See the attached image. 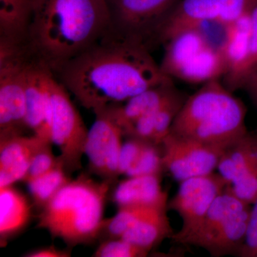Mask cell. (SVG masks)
Returning a JSON list of instances; mask_svg holds the SVG:
<instances>
[{
	"instance_id": "1",
	"label": "cell",
	"mask_w": 257,
	"mask_h": 257,
	"mask_svg": "<svg viewBox=\"0 0 257 257\" xmlns=\"http://www.w3.org/2000/svg\"><path fill=\"white\" fill-rule=\"evenodd\" d=\"M150 52L141 44L109 33L54 75L84 107L95 114L173 81Z\"/></svg>"
},
{
	"instance_id": "2",
	"label": "cell",
	"mask_w": 257,
	"mask_h": 257,
	"mask_svg": "<svg viewBox=\"0 0 257 257\" xmlns=\"http://www.w3.org/2000/svg\"><path fill=\"white\" fill-rule=\"evenodd\" d=\"M110 29L109 0H34L26 46L55 74Z\"/></svg>"
},
{
	"instance_id": "3",
	"label": "cell",
	"mask_w": 257,
	"mask_h": 257,
	"mask_svg": "<svg viewBox=\"0 0 257 257\" xmlns=\"http://www.w3.org/2000/svg\"><path fill=\"white\" fill-rule=\"evenodd\" d=\"M246 114L242 101L214 79L187 98L170 133L225 150L248 133Z\"/></svg>"
},
{
	"instance_id": "4",
	"label": "cell",
	"mask_w": 257,
	"mask_h": 257,
	"mask_svg": "<svg viewBox=\"0 0 257 257\" xmlns=\"http://www.w3.org/2000/svg\"><path fill=\"white\" fill-rule=\"evenodd\" d=\"M111 183L85 177L69 181L42 208L37 226L68 246L94 241L105 223L104 207Z\"/></svg>"
},
{
	"instance_id": "5",
	"label": "cell",
	"mask_w": 257,
	"mask_h": 257,
	"mask_svg": "<svg viewBox=\"0 0 257 257\" xmlns=\"http://www.w3.org/2000/svg\"><path fill=\"white\" fill-rule=\"evenodd\" d=\"M229 186L179 243L202 248L211 256H237L244 241L251 207L236 197Z\"/></svg>"
},
{
	"instance_id": "6",
	"label": "cell",
	"mask_w": 257,
	"mask_h": 257,
	"mask_svg": "<svg viewBox=\"0 0 257 257\" xmlns=\"http://www.w3.org/2000/svg\"><path fill=\"white\" fill-rule=\"evenodd\" d=\"M163 45L165 53L160 67L170 78L194 84L222 79V52L211 46L197 28L179 32Z\"/></svg>"
},
{
	"instance_id": "7",
	"label": "cell",
	"mask_w": 257,
	"mask_h": 257,
	"mask_svg": "<svg viewBox=\"0 0 257 257\" xmlns=\"http://www.w3.org/2000/svg\"><path fill=\"white\" fill-rule=\"evenodd\" d=\"M180 0H109V33L144 45L150 51L160 44L167 19Z\"/></svg>"
},
{
	"instance_id": "8",
	"label": "cell",
	"mask_w": 257,
	"mask_h": 257,
	"mask_svg": "<svg viewBox=\"0 0 257 257\" xmlns=\"http://www.w3.org/2000/svg\"><path fill=\"white\" fill-rule=\"evenodd\" d=\"M32 55L25 45L0 41V135L20 134L25 126V69Z\"/></svg>"
},
{
	"instance_id": "9",
	"label": "cell",
	"mask_w": 257,
	"mask_h": 257,
	"mask_svg": "<svg viewBox=\"0 0 257 257\" xmlns=\"http://www.w3.org/2000/svg\"><path fill=\"white\" fill-rule=\"evenodd\" d=\"M52 105L51 142L60 152L64 169L78 170L84 154L88 130L74 105L67 89L56 77L50 81Z\"/></svg>"
},
{
	"instance_id": "10",
	"label": "cell",
	"mask_w": 257,
	"mask_h": 257,
	"mask_svg": "<svg viewBox=\"0 0 257 257\" xmlns=\"http://www.w3.org/2000/svg\"><path fill=\"white\" fill-rule=\"evenodd\" d=\"M229 185L220 174L214 172L180 182L177 194L167 204L168 209L176 211L182 220V228L171 238L174 242L180 243L195 229L214 200Z\"/></svg>"
},
{
	"instance_id": "11",
	"label": "cell",
	"mask_w": 257,
	"mask_h": 257,
	"mask_svg": "<svg viewBox=\"0 0 257 257\" xmlns=\"http://www.w3.org/2000/svg\"><path fill=\"white\" fill-rule=\"evenodd\" d=\"M161 146L164 167L180 182L214 172L224 151L171 133L164 139Z\"/></svg>"
},
{
	"instance_id": "12",
	"label": "cell",
	"mask_w": 257,
	"mask_h": 257,
	"mask_svg": "<svg viewBox=\"0 0 257 257\" xmlns=\"http://www.w3.org/2000/svg\"><path fill=\"white\" fill-rule=\"evenodd\" d=\"M236 197L246 204L257 200V133H248L228 147L217 169Z\"/></svg>"
},
{
	"instance_id": "13",
	"label": "cell",
	"mask_w": 257,
	"mask_h": 257,
	"mask_svg": "<svg viewBox=\"0 0 257 257\" xmlns=\"http://www.w3.org/2000/svg\"><path fill=\"white\" fill-rule=\"evenodd\" d=\"M95 115V121L88 130L84 155L94 174L112 182L119 176V154L124 133L105 111Z\"/></svg>"
},
{
	"instance_id": "14",
	"label": "cell",
	"mask_w": 257,
	"mask_h": 257,
	"mask_svg": "<svg viewBox=\"0 0 257 257\" xmlns=\"http://www.w3.org/2000/svg\"><path fill=\"white\" fill-rule=\"evenodd\" d=\"M53 73L32 56L25 69V126L52 144V105L50 81Z\"/></svg>"
},
{
	"instance_id": "15",
	"label": "cell",
	"mask_w": 257,
	"mask_h": 257,
	"mask_svg": "<svg viewBox=\"0 0 257 257\" xmlns=\"http://www.w3.org/2000/svg\"><path fill=\"white\" fill-rule=\"evenodd\" d=\"M47 143L37 135L21 134L1 137L0 143V188L23 181L32 158Z\"/></svg>"
},
{
	"instance_id": "16",
	"label": "cell",
	"mask_w": 257,
	"mask_h": 257,
	"mask_svg": "<svg viewBox=\"0 0 257 257\" xmlns=\"http://www.w3.org/2000/svg\"><path fill=\"white\" fill-rule=\"evenodd\" d=\"M250 34L249 13L230 24L222 48L225 72L221 82L231 92L243 87Z\"/></svg>"
},
{
	"instance_id": "17",
	"label": "cell",
	"mask_w": 257,
	"mask_h": 257,
	"mask_svg": "<svg viewBox=\"0 0 257 257\" xmlns=\"http://www.w3.org/2000/svg\"><path fill=\"white\" fill-rule=\"evenodd\" d=\"M177 91L172 81L147 89L130 98L124 104L110 106L103 111L124 133L136 120L156 111Z\"/></svg>"
},
{
	"instance_id": "18",
	"label": "cell",
	"mask_w": 257,
	"mask_h": 257,
	"mask_svg": "<svg viewBox=\"0 0 257 257\" xmlns=\"http://www.w3.org/2000/svg\"><path fill=\"white\" fill-rule=\"evenodd\" d=\"M219 18V0H180L162 28L159 42L164 44L179 32Z\"/></svg>"
},
{
	"instance_id": "19",
	"label": "cell",
	"mask_w": 257,
	"mask_h": 257,
	"mask_svg": "<svg viewBox=\"0 0 257 257\" xmlns=\"http://www.w3.org/2000/svg\"><path fill=\"white\" fill-rule=\"evenodd\" d=\"M113 199L118 207L124 206L167 207L168 196L161 187L160 175L138 176L121 181Z\"/></svg>"
},
{
	"instance_id": "20",
	"label": "cell",
	"mask_w": 257,
	"mask_h": 257,
	"mask_svg": "<svg viewBox=\"0 0 257 257\" xmlns=\"http://www.w3.org/2000/svg\"><path fill=\"white\" fill-rule=\"evenodd\" d=\"M167 207L150 208L120 238L150 252L175 234L167 216Z\"/></svg>"
},
{
	"instance_id": "21",
	"label": "cell",
	"mask_w": 257,
	"mask_h": 257,
	"mask_svg": "<svg viewBox=\"0 0 257 257\" xmlns=\"http://www.w3.org/2000/svg\"><path fill=\"white\" fill-rule=\"evenodd\" d=\"M32 216V204L13 186L0 188V240L6 243L25 229Z\"/></svg>"
},
{
	"instance_id": "22",
	"label": "cell",
	"mask_w": 257,
	"mask_h": 257,
	"mask_svg": "<svg viewBox=\"0 0 257 257\" xmlns=\"http://www.w3.org/2000/svg\"><path fill=\"white\" fill-rule=\"evenodd\" d=\"M34 0H0V41L26 45Z\"/></svg>"
},
{
	"instance_id": "23",
	"label": "cell",
	"mask_w": 257,
	"mask_h": 257,
	"mask_svg": "<svg viewBox=\"0 0 257 257\" xmlns=\"http://www.w3.org/2000/svg\"><path fill=\"white\" fill-rule=\"evenodd\" d=\"M64 170L65 169L62 162L53 170L27 183L34 203L37 207L41 209L45 207L70 181Z\"/></svg>"
},
{
	"instance_id": "24",
	"label": "cell",
	"mask_w": 257,
	"mask_h": 257,
	"mask_svg": "<svg viewBox=\"0 0 257 257\" xmlns=\"http://www.w3.org/2000/svg\"><path fill=\"white\" fill-rule=\"evenodd\" d=\"M187 97L177 91L155 112V133L153 141L161 146L164 139L170 133L171 126Z\"/></svg>"
},
{
	"instance_id": "25",
	"label": "cell",
	"mask_w": 257,
	"mask_h": 257,
	"mask_svg": "<svg viewBox=\"0 0 257 257\" xmlns=\"http://www.w3.org/2000/svg\"><path fill=\"white\" fill-rule=\"evenodd\" d=\"M159 147L155 144L147 142L138 158L125 175L127 177L160 175L164 165L162 150L161 152Z\"/></svg>"
},
{
	"instance_id": "26",
	"label": "cell",
	"mask_w": 257,
	"mask_h": 257,
	"mask_svg": "<svg viewBox=\"0 0 257 257\" xmlns=\"http://www.w3.org/2000/svg\"><path fill=\"white\" fill-rule=\"evenodd\" d=\"M147 206H124L119 207L114 216L105 220L102 231L106 230L110 238H120L150 208Z\"/></svg>"
},
{
	"instance_id": "27",
	"label": "cell",
	"mask_w": 257,
	"mask_h": 257,
	"mask_svg": "<svg viewBox=\"0 0 257 257\" xmlns=\"http://www.w3.org/2000/svg\"><path fill=\"white\" fill-rule=\"evenodd\" d=\"M149 251L122 238H110L99 245L94 253L96 257H143Z\"/></svg>"
},
{
	"instance_id": "28",
	"label": "cell",
	"mask_w": 257,
	"mask_h": 257,
	"mask_svg": "<svg viewBox=\"0 0 257 257\" xmlns=\"http://www.w3.org/2000/svg\"><path fill=\"white\" fill-rule=\"evenodd\" d=\"M50 146L51 145H47L35 154L23 182L28 183L37 177H41L55 169L62 162L60 157H55L53 155Z\"/></svg>"
},
{
	"instance_id": "29",
	"label": "cell",
	"mask_w": 257,
	"mask_h": 257,
	"mask_svg": "<svg viewBox=\"0 0 257 257\" xmlns=\"http://www.w3.org/2000/svg\"><path fill=\"white\" fill-rule=\"evenodd\" d=\"M219 18L218 21L226 25L234 23L248 14L257 0H219Z\"/></svg>"
},
{
	"instance_id": "30",
	"label": "cell",
	"mask_w": 257,
	"mask_h": 257,
	"mask_svg": "<svg viewBox=\"0 0 257 257\" xmlns=\"http://www.w3.org/2000/svg\"><path fill=\"white\" fill-rule=\"evenodd\" d=\"M147 141L130 138L121 145L119 159V175H125L135 163Z\"/></svg>"
},
{
	"instance_id": "31",
	"label": "cell",
	"mask_w": 257,
	"mask_h": 257,
	"mask_svg": "<svg viewBox=\"0 0 257 257\" xmlns=\"http://www.w3.org/2000/svg\"><path fill=\"white\" fill-rule=\"evenodd\" d=\"M237 256L257 257V200L251 207L244 241Z\"/></svg>"
},
{
	"instance_id": "32",
	"label": "cell",
	"mask_w": 257,
	"mask_h": 257,
	"mask_svg": "<svg viewBox=\"0 0 257 257\" xmlns=\"http://www.w3.org/2000/svg\"><path fill=\"white\" fill-rule=\"evenodd\" d=\"M249 41L245 71V81L251 74L257 71V3L249 12Z\"/></svg>"
},
{
	"instance_id": "33",
	"label": "cell",
	"mask_w": 257,
	"mask_h": 257,
	"mask_svg": "<svg viewBox=\"0 0 257 257\" xmlns=\"http://www.w3.org/2000/svg\"><path fill=\"white\" fill-rule=\"evenodd\" d=\"M68 254L69 253L66 251L58 249L55 246H49V247L35 250V251L29 253L26 256L30 257H66L69 256Z\"/></svg>"
},
{
	"instance_id": "34",
	"label": "cell",
	"mask_w": 257,
	"mask_h": 257,
	"mask_svg": "<svg viewBox=\"0 0 257 257\" xmlns=\"http://www.w3.org/2000/svg\"><path fill=\"white\" fill-rule=\"evenodd\" d=\"M242 89L247 92L248 96L257 109V71L251 74L245 81Z\"/></svg>"
}]
</instances>
